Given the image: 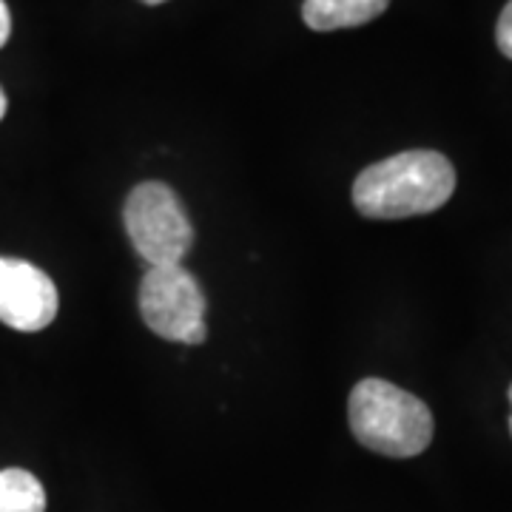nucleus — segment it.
<instances>
[{"instance_id":"f257e3e1","label":"nucleus","mask_w":512,"mask_h":512,"mask_svg":"<svg viewBox=\"0 0 512 512\" xmlns=\"http://www.w3.org/2000/svg\"><path fill=\"white\" fill-rule=\"evenodd\" d=\"M456 191V168L439 151H402L367 165L353 183V205L370 220H407L439 211Z\"/></svg>"},{"instance_id":"f03ea898","label":"nucleus","mask_w":512,"mask_h":512,"mask_svg":"<svg viewBox=\"0 0 512 512\" xmlns=\"http://www.w3.org/2000/svg\"><path fill=\"white\" fill-rule=\"evenodd\" d=\"M348 421L359 444L390 458L419 456L433 441L430 407L384 379H365L350 390Z\"/></svg>"},{"instance_id":"7ed1b4c3","label":"nucleus","mask_w":512,"mask_h":512,"mask_svg":"<svg viewBox=\"0 0 512 512\" xmlns=\"http://www.w3.org/2000/svg\"><path fill=\"white\" fill-rule=\"evenodd\" d=\"M126 234L148 268L183 265L194 245V225L180 197L165 183H140L123 208Z\"/></svg>"},{"instance_id":"20e7f679","label":"nucleus","mask_w":512,"mask_h":512,"mask_svg":"<svg viewBox=\"0 0 512 512\" xmlns=\"http://www.w3.org/2000/svg\"><path fill=\"white\" fill-rule=\"evenodd\" d=\"M205 293L194 274L183 265L148 268L140 282V316L148 330L180 345H202L205 328Z\"/></svg>"},{"instance_id":"39448f33","label":"nucleus","mask_w":512,"mask_h":512,"mask_svg":"<svg viewBox=\"0 0 512 512\" xmlns=\"http://www.w3.org/2000/svg\"><path fill=\"white\" fill-rule=\"evenodd\" d=\"M60 299L55 282L26 259L0 256V322L35 333L55 322Z\"/></svg>"},{"instance_id":"423d86ee","label":"nucleus","mask_w":512,"mask_h":512,"mask_svg":"<svg viewBox=\"0 0 512 512\" xmlns=\"http://www.w3.org/2000/svg\"><path fill=\"white\" fill-rule=\"evenodd\" d=\"M390 0H305L302 18L316 32H336L353 29L376 20Z\"/></svg>"},{"instance_id":"0eeeda50","label":"nucleus","mask_w":512,"mask_h":512,"mask_svg":"<svg viewBox=\"0 0 512 512\" xmlns=\"http://www.w3.org/2000/svg\"><path fill=\"white\" fill-rule=\"evenodd\" d=\"M0 512H46V490L26 470H0Z\"/></svg>"},{"instance_id":"6e6552de","label":"nucleus","mask_w":512,"mask_h":512,"mask_svg":"<svg viewBox=\"0 0 512 512\" xmlns=\"http://www.w3.org/2000/svg\"><path fill=\"white\" fill-rule=\"evenodd\" d=\"M495 40H498V49L512 60V0L504 6L498 26H495Z\"/></svg>"},{"instance_id":"1a4fd4ad","label":"nucleus","mask_w":512,"mask_h":512,"mask_svg":"<svg viewBox=\"0 0 512 512\" xmlns=\"http://www.w3.org/2000/svg\"><path fill=\"white\" fill-rule=\"evenodd\" d=\"M12 37V15L6 9V3L0 0V49L6 46V40Z\"/></svg>"},{"instance_id":"9d476101","label":"nucleus","mask_w":512,"mask_h":512,"mask_svg":"<svg viewBox=\"0 0 512 512\" xmlns=\"http://www.w3.org/2000/svg\"><path fill=\"white\" fill-rule=\"evenodd\" d=\"M3 114H6V94L0 89V120H3Z\"/></svg>"},{"instance_id":"9b49d317","label":"nucleus","mask_w":512,"mask_h":512,"mask_svg":"<svg viewBox=\"0 0 512 512\" xmlns=\"http://www.w3.org/2000/svg\"><path fill=\"white\" fill-rule=\"evenodd\" d=\"M510 402H512V387H510ZM510 430H512V416H510Z\"/></svg>"},{"instance_id":"f8f14e48","label":"nucleus","mask_w":512,"mask_h":512,"mask_svg":"<svg viewBox=\"0 0 512 512\" xmlns=\"http://www.w3.org/2000/svg\"><path fill=\"white\" fill-rule=\"evenodd\" d=\"M146 3H165V0H146Z\"/></svg>"}]
</instances>
